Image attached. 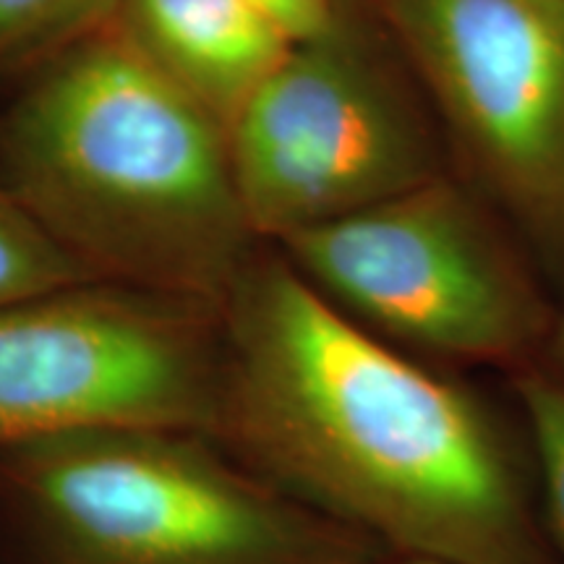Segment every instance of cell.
<instances>
[{"label":"cell","instance_id":"1","mask_svg":"<svg viewBox=\"0 0 564 564\" xmlns=\"http://www.w3.org/2000/svg\"><path fill=\"white\" fill-rule=\"evenodd\" d=\"M212 440L384 554L560 564L525 436L470 387L352 322L293 264L232 285Z\"/></svg>","mask_w":564,"mask_h":564},{"label":"cell","instance_id":"2","mask_svg":"<svg viewBox=\"0 0 564 564\" xmlns=\"http://www.w3.org/2000/svg\"><path fill=\"white\" fill-rule=\"evenodd\" d=\"M24 137L76 257L192 293L236 285L249 225L228 152L178 79L126 47H91L40 89Z\"/></svg>","mask_w":564,"mask_h":564},{"label":"cell","instance_id":"3","mask_svg":"<svg viewBox=\"0 0 564 564\" xmlns=\"http://www.w3.org/2000/svg\"><path fill=\"white\" fill-rule=\"evenodd\" d=\"M209 434L108 426L0 449L53 564H371L377 544L253 474Z\"/></svg>","mask_w":564,"mask_h":564},{"label":"cell","instance_id":"4","mask_svg":"<svg viewBox=\"0 0 564 564\" xmlns=\"http://www.w3.org/2000/svg\"><path fill=\"white\" fill-rule=\"evenodd\" d=\"M280 243L343 314L426 364L518 373L554 340L518 253L440 178Z\"/></svg>","mask_w":564,"mask_h":564},{"label":"cell","instance_id":"5","mask_svg":"<svg viewBox=\"0 0 564 564\" xmlns=\"http://www.w3.org/2000/svg\"><path fill=\"white\" fill-rule=\"evenodd\" d=\"M223 352L178 312L79 285L0 306V449L108 426L215 432Z\"/></svg>","mask_w":564,"mask_h":564},{"label":"cell","instance_id":"6","mask_svg":"<svg viewBox=\"0 0 564 564\" xmlns=\"http://www.w3.org/2000/svg\"><path fill=\"white\" fill-rule=\"evenodd\" d=\"M232 116L243 220L278 241L436 178L403 105L337 37L295 45Z\"/></svg>","mask_w":564,"mask_h":564},{"label":"cell","instance_id":"7","mask_svg":"<svg viewBox=\"0 0 564 564\" xmlns=\"http://www.w3.org/2000/svg\"><path fill=\"white\" fill-rule=\"evenodd\" d=\"M484 171L541 241H564V0H392Z\"/></svg>","mask_w":564,"mask_h":564},{"label":"cell","instance_id":"8","mask_svg":"<svg viewBox=\"0 0 564 564\" xmlns=\"http://www.w3.org/2000/svg\"><path fill=\"white\" fill-rule=\"evenodd\" d=\"M133 9L183 87L232 110L295 47L253 0H133Z\"/></svg>","mask_w":564,"mask_h":564},{"label":"cell","instance_id":"9","mask_svg":"<svg viewBox=\"0 0 564 564\" xmlns=\"http://www.w3.org/2000/svg\"><path fill=\"white\" fill-rule=\"evenodd\" d=\"M549 544L564 564V377L546 366L512 373Z\"/></svg>","mask_w":564,"mask_h":564},{"label":"cell","instance_id":"10","mask_svg":"<svg viewBox=\"0 0 564 564\" xmlns=\"http://www.w3.org/2000/svg\"><path fill=\"white\" fill-rule=\"evenodd\" d=\"M87 264L51 230L0 207V306L79 285Z\"/></svg>","mask_w":564,"mask_h":564},{"label":"cell","instance_id":"11","mask_svg":"<svg viewBox=\"0 0 564 564\" xmlns=\"http://www.w3.org/2000/svg\"><path fill=\"white\" fill-rule=\"evenodd\" d=\"M97 6L100 0H0V51L53 37Z\"/></svg>","mask_w":564,"mask_h":564},{"label":"cell","instance_id":"12","mask_svg":"<svg viewBox=\"0 0 564 564\" xmlns=\"http://www.w3.org/2000/svg\"><path fill=\"white\" fill-rule=\"evenodd\" d=\"M253 3L270 13L293 45L337 37L333 0H253Z\"/></svg>","mask_w":564,"mask_h":564},{"label":"cell","instance_id":"13","mask_svg":"<svg viewBox=\"0 0 564 564\" xmlns=\"http://www.w3.org/2000/svg\"><path fill=\"white\" fill-rule=\"evenodd\" d=\"M554 366H549V369L560 373V377H564V316L560 322V327L554 329Z\"/></svg>","mask_w":564,"mask_h":564},{"label":"cell","instance_id":"14","mask_svg":"<svg viewBox=\"0 0 564 564\" xmlns=\"http://www.w3.org/2000/svg\"><path fill=\"white\" fill-rule=\"evenodd\" d=\"M371 564H447V562H440V560H426V556H382V560L371 562Z\"/></svg>","mask_w":564,"mask_h":564}]
</instances>
